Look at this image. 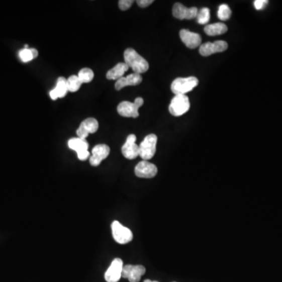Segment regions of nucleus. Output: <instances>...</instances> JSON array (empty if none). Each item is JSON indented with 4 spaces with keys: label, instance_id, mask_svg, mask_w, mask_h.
Instances as JSON below:
<instances>
[{
    "label": "nucleus",
    "instance_id": "bb28decb",
    "mask_svg": "<svg viewBox=\"0 0 282 282\" xmlns=\"http://www.w3.org/2000/svg\"><path fill=\"white\" fill-rule=\"evenodd\" d=\"M267 0H256L254 1V7L257 11L263 10L267 5Z\"/></svg>",
    "mask_w": 282,
    "mask_h": 282
},
{
    "label": "nucleus",
    "instance_id": "9d476101",
    "mask_svg": "<svg viewBox=\"0 0 282 282\" xmlns=\"http://www.w3.org/2000/svg\"><path fill=\"white\" fill-rule=\"evenodd\" d=\"M228 44L223 40H218L214 43H206L201 45L199 53L203 57H209L213 53H221L227 50Z\"/></svg>",
    "mask_w": 282,
    "mask_h": 282
},
{
    "label": "nucleus",
    "instance_id": "dca6fc26",
    "mask_svg": "<svg viewBox=\"0 0 282 282\" xmlns=\"http://www.w3.org/2000/svg\"><path fill=\"white\" fill-rule=\"evenodd\" d=\"M179 37L181 41L184 43L188 48L196 49L201 46L202 38L200 35L191 32L187 29H182L179 32Z\"/></svg>",
    "mask_w": 282,
    "mask_h": 282
},
{
    "label": "nucleus",
    "instance_id": "4468645a",
    "mask_svg": "<svg viewBox=\"0 0 282 282\" xmlns=\"http://www.w3.org/2000/svg\"><path fill=\"white\" fill-rule=\"evenodd\" d=\"M137 137L134 134H130L126 139V143L122 147L123 156L127 159H134L139 156V146L136 144Z\"/></svg>",
    "mask_w": 282,
    "mask_h": 282
},
{
    "label": "nucleus",
    "instance_id": "ddd939ff",
    "mask_svg": "<svg viewBox=\"0 0 282 282\" xmlns=\"http://www.w3.org/2000/svg\"><path fill=\"white\" fill-rule=\"evenodd\" d=\"M110 154V147L107 144H98L92 150V155L89 158V163L92 166H98L102 161L108 158Z\"/></svg>",
    "mask_w": 282,
    "mask_h": 282
},
{
    "label": "nucleus",
    "instance_id": "20e7f679",
    "mask_svg": "<svg viewBox=\"0 0 282 282\" xmlns=\"http://www.w3.org/2000/svg\"><path fill=\"white\" fill-rule=\"evenodd\" d=\"M189 109L190 101L186 95H175L169 106V111L171 115L176 117L183 116Z\"/></svg>",
    "mask_w": 282,
    "mask_h": 282
},
{
    "label": "nucleus",
    "instance_id": "9b49d317",
    "mask_svg": "<svg viewBox=\"0 0 282 282\" xmlns=\"http://www.w3.org/2000/svg\"><path fill=\"white\" fill-rule=\"evenodd\" d=\"M157 173H158V168L156 165L144 160L139 162L135 167L136 176L140 178L151 179L156 176Z\"/></svg>",
    "mask_w": 282,
    "mask_h": 282
},
{
    "label": "nucleus",
    "instance_id": "4be33fe9",
    "mask_svg": "<svg viewBox=\"0 0 282 282\" xmlns=\"http://www.w3.org/2000/svg\"><path fill=\"white\" fill-rule=\"evenodd\" d=\"M78 77L82 83H88L93 79L94 73L90 68H82L78 72Z\"/></svg>",
    "mask_w": 282,
    "mask_h": 282
},
{
    "label": "nucleus",
    "instance_id": "c756f323",
    "mask_svg": "<svg viewBox=\"0 0 282 282\" xmlns=\"http://www.w3.org/2000/svg\"><path fill=\"white\" fill-rule=\"evenodd\" d=\"M144 282H159V281H157V280H149V279H146V280H144Z\"/></svg>",
    "mask_w": 282,
    "mask_h": 282
},
{
    "label": "nucleus",
    "instance_id": "f257e3e1",
    "mask_svg": "<svg viewBox=\"0 0 282 282\" xmlns=\"http://www.w3.org/2000/svg\"><path fill=\"white\" fill-rule=\"evenodd\" d=\"M125 63L131 68L134 73L141 74L149 69V64L147 60L132 48L126 49L124 52Z\"/></svg>",
    "mask_w": 282,
    "mask_h": 282
},
{
    "label": "nucleus",
    "instance_id": "c85d7f7f",
    "mask_svg": "<svg viewBox=\"0 0 282 282\" xmlns=\"http://www.w3.org/2000/svg\"><path fill=\"white\" fill-rule=\"evenodd\" d=\"M31 51H32V55H33V57H34V59L36 58V57H38V54H39V53H38V50H36V49L31 48Z\"/></svg>",
    "mask_w": 282,
    "mask_h": 282
},
{
    "label": "nucleus",
    "instance_id": "5701e85b",
    "mask_svg": "<svg viewBox=\"0 0 282 282\" xmlns=\"http://www.w3.org/2000/svg\"><path fill=\"white\" fill-rule=\"evenodd\" d=\"M197 22L200 25H206L210 20V11L209 8H203L198 11V15L196 16Z\"/></svg>",
    "mask_w": 282,
    "mask_h": 282
},
{
    "label": "nucleus",
    "instance_id": "b1692460",
    "mask_svg": "<svg viewBox=\"0 0 282 282\" xmlns=\"http://www.w3.org/2000/svg\"><path fill=\"white\" fill-rule=\"evenodd\" d=\"M217 15L221 21H227V20L229 19L231 16V10L229 8V6L227 5V4L220 5Z\"/></svg>",
    "mask_w": 282,
    "mask_h": 282
},
{
    "label": "nucleus",
    "instance_id": "39448f33",
    "mask_svg": "<svg viewBox=\"0 0 282 282\" xmlns=\"http://www.w3.org/2000/svg\"><path fill=\"white\" fill-rule=\"evenodd\" d=\"M144 105V99L137 98L133 103L129 102H121L118 105V113L123 117L137 118L139 116V109Z\"/></svg>",
    "mask_w": 282,
    "mask_h": 282
},
{
    "label": "nucleus",
    "instance_id": "2eb2a0df",
    "mask_svg": "<svg viewBox=\"0 0 282 282\" xmlns=\"http://www.w3.org/2000/svg\"><path fill=\"white\" fill-rule=\"evenodd\" d=\"M198 8H187L183 6V4H175L172 8V15L176 19L179 20H192L196 18L198 15Z\"/></svg>",
    "mask_w": 282,
    "mask_h": 282
},
{
    "label": "nucleus",
    "instance_id": "0eeeda50",
    "mask_svg": "<svg viewBox=\"0 0 282 282\" xmlns=\"http://www.w3.org/2000/svg\"><path fill=\"white\" fill-rule=\"evenodd\" d=\"M68 144L70 149L76 151L78 158L81 161H85L90 155L88 151L89 144L87 143L86 140H83V139L78 138V137L70 139L68 140Z\"/></svg>",
    "mask_w": 282,
    "mask_h": 282
},
{
    "label": "nucleus",
    "instance_id": "a211bd4d",
    "mask_svg": "<svg viewBox=\"0 0 282 282\" xmlns=\"http://www.w3.org/2000/svg\"><path fill=\"white\" fill-rule=\"evenodd\" d=\"M128 69V65L126 63H119L107 72V78L109 80H119V78H123Z\"/></svg>",
    "mask_w": 282,
    "mask_h": 282
},
{
    "label": "nucleus",
    "instance_id": "393cba45",
    "mask_svg": "<svg viewBox=\"0 0 282 282\" xmlns=\"http://www.w3.org/2000/svg\"><path fill=\"white\" fill-rule=\"evenodd\" d=\"M18 56H19L20 59L22 60V62L25 63L29 62V61L34 59L33 55H32V51H31V48H24L20 50L19 53H18Z\"/></svg>",
    "mask_w": 282,
    "mask_h": 282
},
{
    "label": "nucleus",
    "instance_id": "423d86ee",
    "mask_svg": "<svg viewBox=\"0 0 282 282\" xmlns=\"http://www.w3.org/2000/svg\"><path fill=\"white\" fill-rule=\"evenodd\" d=\"M112 236L117 243L121 245L129 243L133 240L132 231L127 227L122 225L119 221H114L112 224Z\"/></svg>",
    "mask_w": 282,
    "mask_h": 282
},
{
    "label": "nucleus",
    "instance_id": "aec40b11",
    "mask_svg": "<svg viewBox=\"0 0 282 282\" xmlns=\"http://www.w3.org/2000/svg\"><path fill=\"white\" fill-rule=\"evenodd\" d=\"M54 92L57 94V98H63L68 92V85H67V79L64 77H59L57 79V85L53 89Z\"/></svg>",
    "mask_w": 282,
    "mask_h": 282
},
{
    "label": "nucleus",
    "instance_id": "412c9836",
    "mask_svg": "<svg viewBox=\"0 0 282 282\" xmlns=\"http://www.w3.org/2000/svg\"><path fill=\"white\" fill-rule=\"evenodd\" d=\"M82 84L78 75H71L67 79V85H68V91L70 92H76L79 89Z\"/></svg>",
    "mask_w": 282,
    "mask_h": 282
},
{
    "label": "nucleus",
    "instance_id": "6ab92c4d",
    "mask_svg": "<svg viewBox=\"0 0 282 282\" xmlns=\"http://www.w3.org/2000/svg\"><path fill=\"white\" fill-rule=\"evenodd\" d=\"M205 32L208 36H214L223 35L227 32V27L224 23H215L205 27Z\"/></svg>",
    "mask_w": 282,
    "mask_h": 282
},
{
    "label": "nucleus",
    "instance_id": "6e6552de",
    "mask_svg": "<svg viewBox=\"0 0 282 282\" xmlns=\"http://www.w3.org/2000/svg\"><path fill=\"white\" fill-rule=\"evenodd\" d=\"M145 272V267L142 265L127 264L123 266L122 277L128 279L130 282H139Z\"/></svg>",
    "mask_w": 282,
    "mask_h": 282
},
{
    "label": "nucleus",
    "instance_id": "1a4fd4ad",
    "mask_svg": "<svg viewBox=\"0 0 282 282\" xmlns=\"http://www.w3.org/2000/svg\"><path fill=\"white\" fill-rule=\"evenodd\" d=\"M123 262L120 258H116L112 261L109 269L105 273V278L107 282H118L122 277Z\"/></svg>",
    "mask_w": 282,
    "mask_h": 282
},
{
    "label": "nucleus",
    "instance_id": "cd10ccee",
    "mask_svg": "<svg viewBox=\"0 0 282 282\" xmlns=\"http://www.w3.org/2000/svg\"><path fill=\"white\" fill-rule=\"evenodd\" d=\"M153 3H154L153 0H138L137 1V4L141 8H147L148 6L151 5Z\"/></svg>",
    "mask_w": 282,
    "mask_h": 282
},
{
    "label": "nucleus",
    "instance_id": "f03ea898",
    "mask_svg": "<svg viewBox=\"0 0 282 282\" xmlns=\"http://www.w3.org/2000/svg\"><path fill=\"white\" fill-rule=\"evenodd\" d=\"M199 85V79L196 77L177 78L171 85V90L175 95H186Z\"/></svg>",
    "mask_w": 282,
    "mask_h": 282
},
{
    "label": "nucleus",
    "instance_id": "7ed1b4c3",
    "mask_svg": "<svg viewBox=\"0 0 282 282\" xmlns=\"http://www.w3.org/2000/svg\"><path fill=\"white\" fill-rule=\"evenodd\" d=\"M158 137L155 134H149L139 145V155L144 161L151 159L156 152Z\"/></svg>",
    "mask_w": 282,
    "mask_h": 282
},
{
    "label": "nucleus",
    "instance_id": "f3484780",
    "mask_svg": "<svg viewBox=\"0 0 282 282\" xmlns=\"http://www.w3.org/2000/svg\"><path fill=\"white\" fill-rule=\"evenodd\" d=\"M142 76L137 73H133L130 74L128 76L123 77L119 78L116 82V90H120L124 87L129 86V85H137L142 82Z\"/></svg>",
    "mask_w": 282,
    "mask_h": 282
},
{
    "label": "nucleus",
    "instance_id": "a878e982",
    "mask_svg": "<svg viewBox=\"0 0 282 282\" xmlns=\"http://www.w3.org/2000/svg\"><path fill=\"white\" fill-rule=\"evenodd\" d=\"M133 0H120L119 2V7L122 11H127L133 5Z\"/></svg>",
    "mask_w": 282,
    "mask_h": 282
},
{
    "label": "nucleus",
    "instance_id": "f8f14e48",
    "mask_svg": "<svg viewBox=\"0 0 282 282\" xmlns=\"http://www.w3.org/2000/svg\"><path fill=\"white\" fill-rule=\"evenodd\" d=\"M99 124L98 120L94 118H88L81 123L79 127L76 131L78 138L85 140L89 136V133H96L98 131Z\"/></svg>",
    "mask_w": 282,
    "mask_h": 282
}]
</instances>
